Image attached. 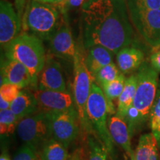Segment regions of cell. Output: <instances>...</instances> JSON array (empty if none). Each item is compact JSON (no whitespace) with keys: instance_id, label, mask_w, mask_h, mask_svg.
Segmentation results:
<instances>
[{"instance_id":"cell-1","label":"cell","mask_w":160,"mask_h":160,"mask_svg":"<svg viewBox=\"0 0 160 160\" xmlns=\"http://www.w3.org/2000/svg\"><path fill=\"white\" fill-rule=\"evenodd\" d=\"M82 19L85 48L102 45L117 53L131 43L133 29L125 0H85Z\"/></svg>"},{"instance_id":"cell-2","label":"cell","mask_w":160,"mask_h":160,"mask_svg":"<svg viewBox=\"0 0 160 160\" xmlns=\"http://www.w3.org/2000/svg\"><path fill=\"white\" fill-rule=\"evenodd\" d=\"M62 19L63 12L58 6L29 0L22 18V28L39 39L50 40Z\"/></svg>"},{"instance_id":"cell-3","label":"cell","mask_w":160,"mask_h":160,"mask_svg":"<svg viewBox=\"0 0 160 160\" xmlns=\"http://www.w3.org/2000/svg\"><path fill=\"white\" fill-rule=\"evenodd\" d=\"M5 53L6 57L25 65L33 77V85H37L46 59L42 39L22 32L10 44Z\"/></svg>"},{"instance_id":"cell-4","label":"cell","mask_w":160,"mask_h":160,"mask_svg":"<svg viewBox=\"0 0 160 160\" xmlns=\"http://www.w3.org/2000/svg\"><path fill=\"white\" fill-rule=\"evenodd\" d=\"M74 80H73V94L74 104L79 116L80 128L85 133L93 131L90 123L87 112V103L93 82L94 77L88 68L85 57L77 50L74 59Z\"/></svg>"},{"instance_id":"cell-5","label":"cell","mask_w":160,"mask_h":160,"mask_svg":"<svg viewBox=\"0 0 160 160\" xmlns=\"http://www.w3.org/2000/svg\"><path fill=\"white\" fill-rule=\"evenodd\" d=\"M87 112L92 128L94 130L99 142L107 150L108 153L113 155V140L110 133L107 122L108 104L104 91L97 84L92 85L87 103Z\"/></svg>"},{"instance_id":"cell-6","label":"cell","mask_w":160,"mask_h":160,"mask_svg":"<svg viewBox=\"0 0 160 160\" xmlns=\"http://www.w3.org/2000/svg\"><path fill=\"white\" fill-rule=\"evenodd\" d=\"M137 88L133 106L139 115L140 126L149 120L150 113L159 85L158 71L148 63L143 62L138 68Z\"/></svg>"},{"instance_id":"cell-7","label":"cell","mask_w":160,"mask_h":160,"mask_svg":"<svg viewBox=\"0 0 160 160\" xmlns=\"http://www.w3.org/2000/svg\"><path fill=\"white\" fill-rule=\"evenodd\" d=\"M17 129L20 139L37 151L52 138L49 113L37 111L20 120Z\"/></svg>"},{"instance_id":"cell-8","label":"cell","mask_w":160,"mask_h":160,"mask_svg":"<svg viewBox=\"0 0 160 160\" xmlns=\"http://www.w3.org/2000/svg\"><path fill=\"white\" fill-rule=\"evenodd\" d=\"M49 114L51 137L68 148L79 133L80 123L77 109L74 108L68 111Z\"/></svg>"},{"instance_id":"cell-9","label":"cell","mask_w":160,"mask_h":160,"mask_svg":"<svg viewBox=\"0 0 160 160\" xmlns=\"http://www.w3.org/2000/svg\"><path fill=\"white\" fill-rule=\"evenodd\" d=\"M129 16L136 29L150 46L160 45V10L141 11L128 8Z\"/></svg>"},{"instance_id":"cell-10","label":"cell","mask_w":160,"mask_h":160,"mask_svg":"<svg viewBox=\"0 0 160 160\" xmlns=\"http://www.w3.org/2000/svg\"><path fill=\"white\" fill-rule=\"evenodd\" d=\"M22 19L12 4L7 0L0 2V44L4 51L20 34Z\"/></svg>"},{"instance_id":"cell-11","label":"cell","mask_w":160,"mask_h":160,"mask_svg":"<svg viewBox=\"0 0 160 160\" xmlns=\"http://www.w3.org/2000/svg\"><path fill=\"white\" fill-rule=\"evenodd\" d=\"M38 112L56 113L74 108L73 100L68 91L36 90L33 93Z\"/></svg>"},{"instance_id":"cell-12","label":"cell","mask_w":160,"mask_h":160,"mask_svg":"<svg viewBox=\"0 0 160 160\" xmlns=\"http://www.w3.org/2000/svg\"><path fill=\"white\" fill-rule=\"evenodd\" d=\"M63 12L61 25L50 42V48L53 54L73 62L78 48L76 47L71 29L67 20L66 11Z\"/></svg>"},{"instance_id":"cell-13","label":"cell","mask_w":160,"mask_h":160,"mask_svg":"<svg viewBox=\"0 0 160 160\" xmlns=\"http://www.w3.org/2000/svg\"><path fill=\"white\" fill-rule=\"evenodd\" d=\"M38 89L67 91L62 68L59 62L48 56L38 79Z\"/></svg>"},{"instance_id":"cell-14","label":"cell","mask_w":160,"mask_h":160,"mask_svg":"<svg viewBox=\"0 0 160 160\" xmlns=\"http://www.w3.org/2000/svg\"><path fill=\"white\" fill-rule=\"evenodd\" d=\"M4 83L14 84L22 89L29 85H33V80L25 65L5 57L1 62V85Z\"/></svg>"},{"instance_id":"cell-15","label":"cell","mask_w":160,"mask_h":160,"mask_svg":"<svg viewBox=\"0 0 160 160\" xmlns=\"http://www.w3.org/2000/svg\"><path fill=\"white\" fill-rule=\"evenodd\" d=\"M108 126L113 142L123 148L131 160H134V151L132 150L131 143V135L126 122L116 114L110 117Z\"/></svg>"},{"instance_id":"cell-16","label":"cell","mask_w":160,"mask_h":160,"mask_svg":"<svg viewBox=\"0 0 160 160\" xmlns=\"http://www.w3.org/2000/svg\"><path fill=\"white\" fill-rule=\"evenodd\" d=\"M143 61V52L136 48L126 47L117 53L118 67L123 74L129 73L139 68Z\"/></svg>"},{"instance_id":"cell-17","label":"cell","mask_w":160,"mask_h":160,"mask_svg":"<svg viewBox=\"0 0 160 160\" xmlns=\"http://www.w3.org/2000/svg\"><path fill=\"white\" fill-rule=\"evenodd\" d=\"M113 52L102 45H94L88 48L85 63L92 75H94L102 68L113 62Z\"/></svg>"},{"instance_id":"cell-18","label":"cell","mask_w":160,"mask_h":160,"mask_svg":"<svg viewBox=\"0 0 160 160\" xmlns=\"http://www.w3.org/2000/svg\"><path fill=\"white\" fill-rule=\"evenodd\" d=\"M10 109L19 121L37 113V104L33 93L31 94L28 91H21L17 97L11 102Z\"/></svg>"},{"instance_id":"cell-19","label":"cell","mask_w":160,"mask_h":160,"mask_svg":"<svg viewBox=\"0 0 160 160\" xmlns=\"http://www.w3.org/2000/svg\"><path fill=\"white\" fill-rule=\"evenodd\" d=\"M137 88V76L133 74L126 79L125 88L118 99L117 114L118 117H121L125 120L127 115L128 111L130 108L133 106V100H134L136 91Z\"/></svg>"},{"instance_id":"cell-20","label":"cell","mask_w":160,"mask_h":160,"mask_svg":"<svg viewBox=\"0 0 160 160\" xmlns=\"http://www.w3.org/2000/svg\"><path fill=\"white\" fill-rule=\"evenodd\" d=\"M158 145L152 132L142 135L134 151V160H158Z\"/></svg>"},{"instance_id":"cell-21","label":"cell","mask_w":160,"mask_h":160,"mask_svg":"<svg viewBox=\"0 0 160 160\" xmlns=\"http://www.w3.org/2000/svg\"><path fill=\"white\" fill-rule=\"evenodd\" d=\"M70 156L67 148L59 141L51 138L42 146L39 160H68Z\"/></svg>"},{"instance_id":"cell-22","label":"cell","mask_w":160,"mask_h":160,"mask_svg":"<svg viewBox=\"0 0 160 160\" xmlns=\"http://www.w3.org/2000/svg\"><path fill=\"white\" fill-rule=\"evenodd\" d=\"M125 81L126 79L125 76L122 73L116 79L101 85L108 99V114H113V113H116L113 101L114 99H119L120 95L122 94L124 88H125Z\"/></svg>"},{"instance_id":"cell-23","label":"cell","mask_w":160,"mask_h":160,"mask_svg":"<svg viewBox=\"0 0 160 160\" xmlns=\"http://www.w3.org/2000/svg\"><path fill=\"white\" fill-rule=\"evenodd\" d=\"M149 125L151 132L155 136L158 144L160 145V80L159 81L155 100L150 113Z\"/></svg>"},{"instance_id":"cell-24","label":"cell","mask_w":160,"mask_h":160,"mask_svg":"<svg viewBox=\"0 0 160 160\" xmlns=\"http://www.w3.org/2000/svg\"><path fill=\"white\" fill-rule=\"evenodd\" d=\"M19 120L11 109L0 111V133L1 135H9L14 132Z\"/></svg>"},{"instance_id":"cell-25","label":"cell","mask_w":160,"mask_h":160,"mask_svg":"<svg viewBox=\"0 0 160 160\" xmlns=\"http://www.w3.org/2000/svg\"><path fill=\"white\" fill-rule=\"evenodd\" d=\"M120 75L119 71L113 62L99 69L97 73L93 75L94 79L97 80L100 85L109 82L117 79Z\"/></svg>"},{"instance_id":"cell-26","label":"cell","mask_w":160,"mask_h":160,"mask_svg":"<svg viewBox=\"0 0 160 160\" xmlns=\"http://www.w3.org/2000/svg\"><path fill=\"white\" fill-rule=\"evenodd\" d=\"M89 160H107L108 151L101 142L93 137L88 138Z\"/></svg>"},{"instance_id":"cell-27","label":"cell","mask_w":160,"mask_h":160,"mask_svg":"<svg viewBox=\"0 0 160 160\" xmlns=\"http://www.w3.org/2000/svg\"><path fill=\"white\" fill-rule=\"evenodd\" d=\"M128 8L141 11L160 10V0H128Z\"/></svg>"},{"instance_id":"cell-28","label":"cell","mask_w":160,"mask_h":160,"mask_svg":"<svg viewBox=\"0 0 160 160\" xmlns=\"http://www.w3.org/2000/svg\"><path fill=\"white\" fill-rule=\"evenodd\" d=\"M22 91L21 88L14 84L4 83L0 87V97L3 98L9 102H12Z\"/></svg>"},{"instance_id":"cell-29","label":"cell","mask_w":160,"mask_h":160,"mask_svg":"<svg viewBox=\"0 0 160 160\" xmlns=\"http://www.w3.org/2000/svg\"><path fill=\"white\" fill-rule=\"evenodd\" d=\"M13 160H39L37 151L33 147L25 144L20 148Z\"/></svg>"},{"instance_id":"cell-30","label":"cell","mask_w":160,"mask_h":160,"mask_svg":"<svg viewBox=\"0 0 160 160\" xmlns=\"http://www.w3.org/2000/svg\"><path fill=\"white\" fill-rule=\"evenodd\" d=\"M150 62L152 67L157 71L160 72V50L152 53L150 57Z\"/></svg>"},{"instance_id":"cell-31","label":"cell","mask_w":160,"mask_h":160,"mask_svg":"<svg viewBox=\"0 0 160 160\" xmlns=\"http://www.w3.org/2000/svg\"><path fill=\"white\" fill-rule=\"evenodd\" d=\"M85 0H66L65 7L62 11H68L69 9L77 8L82 7L85 3Z\"/></svg>"},{"instance_id":"cell-32","label":"cell","mask_w":160,"mask_h":160,"mask_svg":"<svg viewBox=\"0 0 160 160\" xmlns=\"http://www.w3.org/2000/svg\"><path fill=\"white\" fill-rule=\"evenodd\" d=\"M25 3L26 0H14L16 10H17L18 14H19V17L21 18V19L22 18L24 11H25Z\"/></svg>"},{"instance_id":"cell-33","label":"cell","mask_w":160,"mask_h":160,"mask_svg":"<svg viewBox=\"0 0 160 160\" xmlns=\"http://www.w3.org/2000/svg\"><path fill=\"white\" fill-rule=\"evenodd\" d=\"M35 1L39 2L42 3L51 4V5H57L62 10L64 8L66 2V0H35Z\"/></svg>"},{"instance_id":"cell-34","label":"cell","mask_w":160,"mask_h":160,"mask_svg":"<svg viewBox=\"0 0 160 160\" xmlns=\"http://www.w3.org/2000/svg\"><path fill=\"white\" fill-rule=\"evenodd\" d=\"M11 102L5 100L3 98L0 97V111H4V110L9 109L11 107Z\"/></svg>"},{"instance_id":"cell-35","label":"cell","mask_w":160,"mask_h":160,"mask_svg":"<svg viewBox=\"0 0 160 160\" xmlns=\"http://www.w3.org/2000/svg\"><path fill=\"white\" fill-rule=\"evenodd\" d=\"M68 160H83L81 150H77L75 152H73V154L71 155Z\"/></svg>"},{"instance_id":"cell-36","label":"cell","mask_w":160,"mask_h":160,"mask_svg":"<svg viewBox=\"0 0 160 160\" xmlns=\"http://www.w3.org/2000/svg\"><path fill=\"white\" fill-rule=\"evenodd\" d=\"M0 160H11L10 159L9 156L5 153H2L1 154V157H0Z\"/></svg>"}]
</instances>
